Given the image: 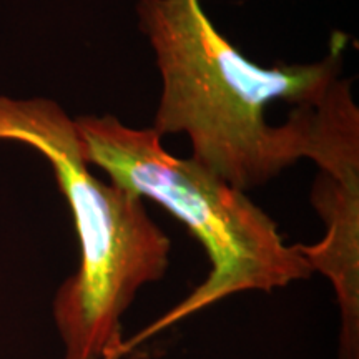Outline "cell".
<instances>
[{
	"label": "cell",
	"instance_id": "cell-1",
	"mask_svg": "<svg viewBox=\"0 0 359 359\" xmlns=\"http://www.w3.org/2000/svg\"><path fill=\"white\" fill-rule=\"evenodd\" d=\"M137 15L161 79L156 135L185 133L191 158L241 191L303 158L298 116L273 127L266 107L320 100L341 77L344 35L320 62L259 67L215 29L200 0H138Z\"/></svg>",
	"mask_w": 359,
	"mask_h": 359
},
{
	"label": "cell",
	"instance_id": "cell-2",
	"mask_svg": "<svg viewBox=\"0 0 359 359\" xmlns=\"http://www.w3.org/2000/svg\"><path fill=\"white\" fill-rule=\"evenodd\" d=\"M0 140L25 143L50 161L74 215L80 264L53 299L64 359H118L123 313L142 286L165 276L172 241L142 196L92 173L75 120L55 102L0 97Z\"/></svg>",
	"mask_w": 359,
	"mask_h": 359
},
{
	"label": "cell",
	"instance_id": "cell-3",
	"mask_svg": "<svg viewBox=\"0 0 359 359\" xmlns=\"http://www.w3.org/2000/svg\"><path fill=\"white\" fill-rule=\"evenodd\" d=\"M88 165L111 182L168 210L203 245L206 280L158 320L123 339L118 359L191 314L245 291L271 293L313 275L299 245H288L278 224L245 191L193 158L168 154L150 128H132L114 115L75 120Z\"/></svg>",
	"mask_w": 359,
	"mask_h": 359
},
{
	"label": "cell",
	"instance_id": "cell-4",
	"mask_svg": "<svg viewBox=\"0 0 359 359\" xmlns=\"http://www.w3.org/2000/svg\"><path fill=\"white\" fill-rule=\"evenodd\" d=\"M303 158L320 167L311 201L326 224L316 245H299L313 271L333 283L341 309L339 359H359V110L339 77L320 100L298 107Z\"/></svg>",
	"mask_w": 359,
	"mask_h": 359
}]
</instances>
